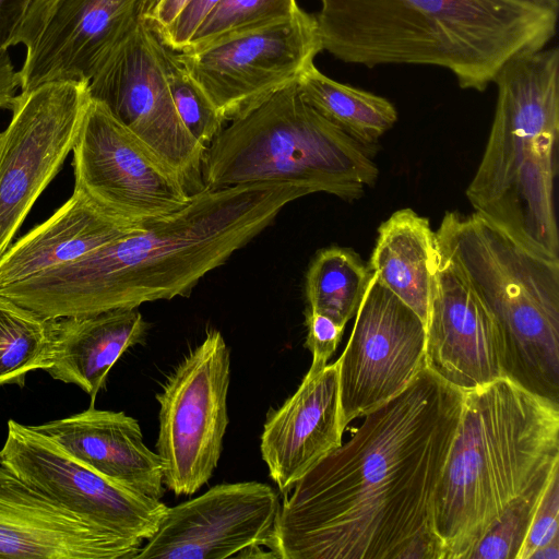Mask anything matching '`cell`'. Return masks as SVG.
<instances>
[{"mask_svg": "<svg viewBox=\"0 0 559 559\" xmlns=\"http://www.w3.org/2000/svg\"><path fill=\"white\" fill-rule=\"evenodd\" d=\"M464 392L425 367L301 477L265 545L282 559H442L432 508Z\"/></svg>", "mask_w": 559, "mask_h": 559, "instance_id": "6da1fadb", "label": "cell"}, {"mask_svg": "<svg viewBox=\"0 0 559 559\" xmlns=\"http://www.w3.org/2000/svg\"><path fill=\"white\" fill-rule=\"evenodd\" d=\"M438 254L436 234L412 209L394 212L378 228L369 269L378 282L427 322Z\"/></svg>", "mask_w": 559, "mask_h": 559, "instance_id": "603a6c76", "label": "cell"}, {"mask_svg": "<svg viewBox=\"0 0 559 559\" xmlns=\"http://www.w3.org/2000/svg\"><path fill=\"white\" fill-rule=\"evenodd\" d=\"M160 50L156 33L140 19L88 81V93L171 168L193 195L206 188V147L177 114Z\"/></svg>", "mask_w": 559, "mask_h": 559, "instance_id": "30bf717a", "label": "cell"}, {"mask_svg": "<svg viewBox=\"0 0 559 559\" xmlns=\"http://www.w3.org/2000/svg\"><path fill=\"white\" fill-rule=\"evenodd\" d=\"M146 226L109 216L74 189L48 219L11 243L0 257V288L79 260Z\"/></svg>", "mask_w": 559, "mask_h": 559, "instance_id": "44dd1931", "label": "cell"}, {"mask_svg": "<svg viewBox=\"0 0 559 559\" xmlns=\"http://www.w3.org/2000/svg\"><path fill=\"white\" fill-rule=\"evenodd\" d=\"M72 153L74 189L120 222L146 226L191 199L179 176L94 98Z\"/></svg>", "mask_w": 559, "mask_h": 559, "instance_id": "9c48e42d", "label": "cell"}, {"mask_svg": "<svg viewBox=\"0 0 559 559\" xmlns=\"http://www.w3.org/2000/svg\"><path fill=\"white\" fill-rule=\"evenodd\" d=\"M219 1L189 0L175 19L156 33L157 37L170 50L180 52Z\"/></svg>", "mask_w": 559, "mask_h": 559, "instance_id": "1f68e13d", "label": "cell"}, {"mask_svg": "<svg viewBox=\"0 0 559 559\" xmlns=\"http://www.w3.org/2000/svg\"><path fill=\"white\" fill-rule=\"evenodd\" d=\"M160 51L168 88L177 114L190 134L207 147L223 129L225 120L179 62L176 52L163 43Z\"/></svg>", "mask_w": 559, "mask_h": 559, "instance_id": "83f0119b", "label": "cell"}, {"mask_svg": "<svg viewBox=\"0 0 559 559\" xmlns=\"http://www.w3.org/2000/svg\"><path fill=\"white\" fill-rule=\"evenodd\" d=\"M530 559H559V539L537 549Z\"/></svg>", "mask_w": 559, "mask_h": 559, "instance_id": "d590c367", "label": "cell"}, {"mask_svg": "<svg viewBox=\"0 0 559 559\" xmlns=\"http://www.w3.org/2000/svg\"><path fill=\"white\" fill-rule=\"evenodd\" d=\"M302 98L356 141L372 146L397 120L394 105L373 93L332 80L310 63L296 81Z\"/></svg>", "mask_w": 559, "mask_h": 559, "instance_id": "cb8c5ba5", "label": "cell"}, {"mask_svg": "<svg viewBox=\"0 0 559 559\" xmlns=\"http://www.w3.org/2000/svg\"><path fill=\"white\" fill-rule=\"evenodd\" d=\"M141 545L87 523L0 465V559H134Z\"/></svg>", "mask_w": 559, "mask_h": 559, "instance_id": "ac0fdd59", "label": "cell"}, {"mask_svg": "<svg viewBox=\"0 0 559 559\" xmlns=\"http://www.w3.org/2000/svg\"><path fill=\"white\" fill-rule=\"evenodd\" d=\"M344 430L336 362L309 369L296 392L263 427L261 455L278 489L289 490L337 449Z\"/></svg>", "mask_w": 559, "mask_h": 559, "instance_id": "d6986e66", "label": "cell"}, {"mask_svg": "<svg viewBox=\"0 0 559 559\" xmlns=\"http://www.w3.org/2000/svg\"><path fill=\"white\" fill-rule=\"evenodd\" d=\"M322 50L369 68L425 64L483 92L513 56L555 36L558 4L539 0H320Z\"/></svg>", "mask_w": 559, "mask_h": 559, "instance_id": "3957f363", "label": "cell"}, {"mask_svg": "<svg viewBox=\"0 0 559 559\" xmlns=\"http://www.w3.org/2000/svg\"><path fill=\"white\" fill-rule=\"evenodd\" d=\"M492 83L498 97L491 130L466 197L477 214L527 247L559 258L558 47L513 56Z\"/></svg>", "mask_w": 559, "mask_h": 559, "instance_id": "5b68a950", "label": "cell"}, {"mask_svg": "<svg viewBox=\"0 0 559 559\" xmlns=\"http://www.w3.org/2000/svg\"><path fill=\"white\" fill-rule=\"evenodd\" d=\"M307 192L257 182L204 190L176 213L79 260L0 288L46 319L93 316L189 296Z\"/></svg>", "mask_w": 559, "mask_h": 559, "instance_id": "7a4b0ae2", "label": "cell"}, {"mask_svg": "<svg viewBox=\"0 0 559 559\" xmlns=\"http://www.w3.org/2000/svg\"><path fill=\"white\" fill-rule=\"evenodd\" d=\"M51 319L0 295V386L23 388L26 374L45 369Z\"/></svg>", "mask_w": 559, "mask_h": 559, "instance_id": "484cf974", "label": "cell"}, {"mask_svg": "<svg viewBox=\"0 0 559 559\" xmlns=\"http://www.w3.org/2000/svg\"><path fill=\"white\" fill-rule=\"evenodd\" d=\"M559 471L549 480L532 518L518 559H530L537 549L559 539Z\"/></svg>", "mask_w": 559, "mask_h": 559, "instance_id": "f546056e", "label": "cell"}, {"mask_svg": "<svg viewBox=\"0 0 559 559\" xmlns=\"http://www.w3.org/2000/svg\"><path fill=\"white\" fill-rule=\"evenodd\" d=\"M425 359L428 369L463 392L506 377L503 340L496 320L439 250Z\"/></svg>", "mask_w": 559, "mask_h": 559, "instance_id": "2e32d148", "label": "cell"}, {"mask_svg": "<svg viewBox=\"0 0 559 559\" xmlns=\"http://www.w3.org/2000/svg\"><path fill=\"white\" fill-rule=\"evenodd\" d=\"M299 10L296 0H221L180 52L285 21Z\"/></svg>", "mask_w": 559, "mask_h": 559, "instance_id": "4316f807", "label": "cell"}, {"mask_svg": "<svg viewBox=\"0 0 559 559\" xmlns=\"http://www.w3.org/2000/svg\"><path fill=\"white\" fill-rule=\"evenodd\" d=\"M188 1L189 0H158L143 21L157 33L175 19Z\"/></svg>", "mask_w": 559, "mask_h": 559, "instance_id": "e575fe53", "label": "cell"}, {"mask_svg": "<svg viewBox=\"0 0 559 559\" xmlns=\"http://www.w3.org/2000/svg\"><path fill=\"white\" fill-rule=\"evenodd\" d=\"M142 0H58L19 71L21 92L86 81L139 22Z\"/></svg>", "mask_w": 559, "mask_h": 559, "instance_id": "e0dca14e", "label": "cell"}, {"mask_svg": "<svg viewBox=\"0 0 559 559\" xmlns=\"http://www.w3.org/2000/svg\"><path fill=\"white\" fill-rule=\"evenodd\" d=\"M230 357L217 330H209L166 379L159 404L157 454L164 485L175 495H192L217 466L228 425Z\"/></svg>", "mask_w": 559, "mask_h": 559, "instance_id": "ba28073f", "label": "cell"}, {"mask_svg": "<svg viewBox=\"0 0 559 559\" xmlns=\"http://www.w3.org/2000/svg\"><path fill=\"white\" fill-rule=\"evenodd\" d=\"M355 316L335 361L344 428L400 394L426 367L424 321L372 273Z\"/></svg>", "mask_w": 559, "mask_h": 559, "instance_id": "4fadbf2b", "label": "cell"}, {"mask_svg": "<svg viewBox=\"0 0 559 559\" xmlns=\"http://www.w3.org/2000/svg\"><path fill=\"white\" fill-rule=\"evenodd\" d=\"M88 82L50 81L14 98L0 133V257L74 146Z\"/></svg>", "mask_w": 559, "mask_h": 559, "instance_id": "8fae6325", "label": "cell"}, {"mask_svg": "<svg viewBox=\"0 0 559 559\" xmlns=\"http://www.w3.org/2000/svg\"><path fill=\"white\" fill-rule=\"evenodd\" d=\"M435 234L439 252L500 329L506 377L559 402V258L476 212H447Z\"/></svg>", "mask_w": 559, "mask_h": 559, "instance_id": "8992f818", "label": "cell"}, {"mask_svg": "<svg viewBox=\"0 0 559 559\" xmlns=\"http://www.w3.org/2000/svg\"><path fill=\"white\" fill-rule=\"evenodd\" d=\"M548 483L533 489L501 513L475 546L468 559H518L532 518Z\"/></svg>", "mask_w": 559, "mask_h": 559, "instance_id": "f1b7e54d", "label": "cell"}, {"mask_svg": "<svg viewBox=\"0 0 559 559\" xmlns=\"http://www.w3.org/2000/svg\"><path fill=\"white\" fill-rule=\"evenodd\" d=\"M31 0H0V56L9 50Z\"/></svg>", "mask_w": 559, "mask_h": 559, "instance_id": "836d02e7", "label": "cell"}, {"mask_svg": "<svg viewBox=\"0 0 559 559\" xmlns=\"http://www.w3.org/2000/svg\"><path fill=\"white\" fill-rule=\"evenodd\" d=\"M158 0H142L140 17L145 19Z\"/></svg>", "mask_w": 559, "mask_h": 559, "instance_id": "8d00e7d4", "label": "cell"}, {"mask_svg": "<svg viewBox=\"0 0 559 559\" xmlns=\"http://www.w3.org/2000/svg\"><path fill=\"white\" fill-rule=\"evenodd\" d=\"M378 175L370 146L320 115L296 82L223 128L203 162L210 189L282 182L347 201L359 199Z\"/></svg>", "mask_w": 559, "mask_h": 559, "instance_id": "52a82bcc", "label": "cell"}, {"mask_svg": "<svg viewBox=\"0 0 559 559\" xmlns=\"http://www.w3.org/2000/svg\"><path fill=\"white\" fill-rule=\"evenodd\" d=\"M147 330L136 308L51 319L44 370L81 388L94 405L111 367L127 349L144 342Z\"/></svg>", "mask_w": 559, "mask_h": 559, "instance_id": "7402d4cb", "label": "cell"}, {"mask_svg": "<svg viewBox=\"0 0 559 559\" xmlns=\"http://www.w3.org/2000/svg\"><path fill=\"white\" fill-rule=\"evenodd\" d=\"M539 1H545V2H550V3L558 4V0H539Z\"/></svg>", "mask_w": 559, "mask_h": 559, "instance_id": "74e56055", "label": "cell"}, {"mask_svg": "<svg viewBox=\"0 0 559 559\" xmlns=\"http://www.w3.org/2000/svg\"><path fill=\"white\" fill-rule=\"evenodd\" d=\"M558 471L559 402L509 377L464 392L433 498L442 559H468L501 513Z\"/></svg>", "mask_w": 559, "mask_h": 559, "instance_id": "277c9868", "label": "cell"}, {"mask_svg": "<svg viewBox=\"0 0 559 559\" xmlns=\"http://www.w3.org/2000/svg\"><path fill=\"white\" fill-rule=\"evenodd\" d=\"M85 466L146 497L164 496V463L143 441L138 420L94 405L72 416L34 426Z\"/></svg>", "mask_w": 559, "mask_h": 559, "instance_id": "ffe728a7", "label": "cell"}, {"mask_svg": "<svg viewBox=\"0 0 559 559\" xmlns=\"http://www.w3.org/2000/svg\"><path fill=\"white\" fill-rule=\"evenodd\" d=\"M370 277L369 266L352 249L330 247L319 251L306 274L308 309L345 326L356 314Z\"/></svg>", "mask_w": 559, "mask_h": 559, "instance_id": "d4e9b609", "label": "cell"}, {"mask_svg": "<svg viewBox=\"0 0 559 559\" xmlns=\"http://www.w3.org/2000/svg\"><path fill=\"white\" fill-rule=\"evenodd\" d=\"M58 0H31L22 23L12 40V46L27 48L39 35Z\"/></svg>", "mask_w": 559, "mask_h": 559, "instance_id": "d6a6232c", "label": "cell"}, {"mask_svg": "<svg viewBox=\"0 0 559 559\" xmlns=\"http://www.w3.org/2000/svg\"><path fill=\"white\" fill-rule=\"evenodd\" d=\"M305 324L307 328L305 346L312 355L309 369L320 370L328 365V360L336 350L345 326L310 309L306 311Z\"/></svg>", "mask_w": 559, "mask_h": 559, "instance_id": "4dcf8cb0", "label": "cell"}, {"mask_svg": "<svg viewBox=\"0 0 559 559\" xmlns=\"http://www.w3.org/2000/svg\"><path fill=\"white\" fill-rule=\"evenodd\" d=\"M275 490L259 481L221 484L167 507L134 559H224L265 546L280 511Z\"/></svg>", "mask_w": 559, "mask_h": 559, "instance_id": "9a60e30c", "label": "cell"}, {"mask_svg": "<svg viewBox=\"0 0 559 559\" xmlns=\"http://www.w3.org/2000/svg\"><path fill=\"white\" fill-rule=\"evenodd\" d=\"M0 465L82 520L110 533L148 539L167 506L85 466L34 426L9 419Z\"/></svg>", "mask_w": 559, "mask_h": 559, "instance_id": "5bb4252c", "label": "cell"}, {"mask_svg": "<svg viewBox=\"0 0 559 559\" xmlns=\"http://www.w3.org/2000/svg\"><path fill=\"white\" fill-rule=\"evenodd\" d=\"M320 51L314 15L300 9L285 21L176 57L222 118L233 121L296 82Z\"/></svg>", "mask_w": 559, "mask_h": 559, "instance_id": "7c38bea8", "label": "cell"}]
</instances>
